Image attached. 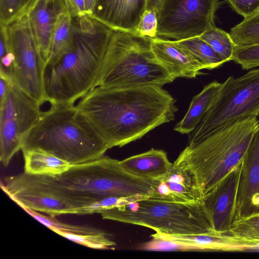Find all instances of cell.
<instances>
[{
	"label": "cell",
	"instance_id": "cell-1",
	"mask_svg": "<svg viewBox=\"0 0 259 259\" xmlns=\"http://www.w3.org/2000/svg\"><path fill=\"white\" fill-rule=\"evenodd\" d=\"M176 100L161 86L96 87L76 105L109 149L141 139L175 119Z\"/></svg>",
	"mask_w": 259,
	"mask_h": 259
},
{
	"label": "cell",
	"instance_id": "cell-2",
	"mask_svg": "<svg viewBox=\"0 0 259 259\" xmlns=\"http://www.w3.org/2000/svg\"><path fill=\"white\" fill-rule=\"evenodd\" d=\"M29 187L57 198L71 214L110 197H148L153 191L151 180L142 179L126 172L119 161L102 156L94 160L72 165L58 175L26 174Z\"/></svg>",
	"mask_w": 259,
	"mask_h": 259
},
{
	"label": "cell",
	"instance_id": "cell-3",
	"mask_svg": "<svg viewBox=\"0 0 259 259\" xmlns=\"http://www.w3.org/2000/svg\"><path fill=\"white\" fill-rule=\"evenodd\" d=\"M73 25L69 48L44 67L45 100L51 105L74 104L94 87L114 30L88 14H73Z\"/></svg>",
	"mask_w": 259,
	"mask_h": 259
},
{
	"label": "cell",
	"instance_id": "cell-4",
	"mask_svg": "<svg viewBox=\"0 0 259 259\" xmlns=\"http://www.w3.org/2000/svg\"><path fill=\"white\" fill-rule=\"evenodd\" d=\"M109 149L105 140L74 104L52 105L23 139L21 150H39L71 165L96 159Z\"/></svg>",
	"mask_w": 259,
	"mask_h": 259
},
{
	"label": "cell",
	"instance_id": "cell-5",
	"mask_svg": "<svg viewBox=\"0 0 259 259\" xmlns=\"http://www.w3.org/2000/svg\"><path fill=\"white\" fill-rule=\"evenodd\" d=\"M151 40L136 33L113 30L94 88L162 87L173 82L175 79L152 51Z\"/></svg>",
	"mask_w": 259,
	"mask_h": 259
},
{
	"label": "cell",
	"instance_id": "cell-6",
	"mask_svg": "<svg viewBox=\"0 0 259 259\" xmlns=\"http://www.w3.org/2000/svg\"><path fill=\"white\" fill-rule=\"evenodd\" d=\"M259 125L250 116L226 125L180 153L196 178L202 197L242 160Z\"/></svg>",
	"mask_w": 259,
	"mask_h": 259
},
{
	"label": "cell",
	"instance_id": "cell-7",
	"mask_svg": "<svg viewBox=\"0 0 259 259\" xmlns=\"http://www.w3.org/2000/svg\"><path fill=\"white\" fill-rule=\"evenodd\" d=\"M103 219L171 235L214 233L202 202L183 203L146 197L105 210Z\"/></svg>",
	"mask_w": 259,
	"mask_h": 259
},
{
	"label": "cell",
	"instance_id": "cell-8",
	"mask_svg": "<svg viewBox=\"0 0 259 259\" xmlns=\"http://www.w3.org/2000/svg\"><path fill=\"white\" fill-rule=\"evenodd\" d=\"M259 115V69L221 83L217 98L203 119L192 132L189 144H195L220 128Z\"/></svg>",
	"mask_w": 259,
	"mask_h": 259
},
{
	"label": "cell",
	"instance_id": "cell-9",
	"mask_svg": "<svg viewBox=\"0 0 259 259\" xmlns=\"http://www.w3.org/2000/svg\"><path fill=\"white\" fill-rule=\"evenodd\" d=\"M5 26L14 58L12 81L41 105L46 102L43 85L45 64L30 30L27 14Z\"/></svg>",
	"mask_w": 259,
	"mask_h": 259
},
{
	"label": "cell",
	"instance_id": "cell-10",
	"mask_svg": "<svg viewBox=\"0 0 259 259\" xmlns=\"http://www.w3.org/2000/svg\"><path fill=\"white\" fill-rule=\"evenodd\" d=\"M40 105L13 82L0 103V160L7 166L38 119Z\"/></svg>",
	"mask_w": 259,
	"mask_h": 259
},
{
	"label": "cell",
	"instance_id": "cell-11",
	"mask_svg": "<svg viewBox=\"0 0 259 259\" xmlns=\"http://www.w3.org/2000/svg\"><path fill=\"white\" fill-rule=\"evenodd\" d=\"M219 0H165L157 15V37L179 40L199 36L214 26Z\"/></svg>",
	"mask_w": 259,
	"mask_h": 259
},
{
	"label": "cell",
	"instance_id": "cell-12",
	"mask_svg": "<svg viewBox=\"0 0 259 259\" xmlns=\"http://www.w3.org/2000/svg\"><path fill=\"white\" fill-rule=\"evenodd\" d=\"M241 161L202 198L213 232H228L235 222Z\"/></svg>",
	"mask_w": 259,
	"mask_h": 259
},
{
	"label": "cell",
	"instance_id": "cell-13",
	"mask_svg": "<svg viewBox=\"0 0 259 259\" xmlns=\"http://www.w3.org/2000/svg\"><path fill=\"white\" fill-rule=\"evenodd\" d=\"M257 214H259V125L253 133L241 160L235 222Z\"/></svg>",
	"mask_w": 259,
	"mask_h": 259
},
{
	"label": "cell",
	"instance_id": "cell-14",
	"mask_svg": "<svg viewBox=\"0 0 259 259\" xmlns=\"http://www.w3.org/2000/svg\"><path fill=\"white\" fill-rule=\"evenodd\" d=\"M153 181V198L183 203L202 202L203 197L195 175L181 154L168 172Z\"/></svg>",
	"mask_w": 259,
	"mask_h": 259
},
{
	"label": "cell",
	"instance_id": "cell-15",
	"mask_svg": "<svg viewBox=\"0 0 259 259\" xmlns=\"http://www.w3.org/2000/svg\"><path fill=\"white\" fill-rule=\"evenodd\" d=\"M70 7L67 0H35L27 14L30 30L45 66L58 19Z\"/></svg>",
	"mask_w": 259,
	"mask_h": 259
},
{
	"label": "cell",
	"instance_id": "cell-16",
	"mask_svg": "<svg viewBox=\"0 0 259 259\" xmlns=\"http://www.w3.org/2000/svg\"><path fill=\"white\" fill-rule=\"evenodd\" d=\"M146 0H96L90 14L114 30L135 33Z\"/></svg>",
	"mask_w": 259,
	"mask_h": 259
},
{
	"label": "cell",
	"instance_id": "cell-17",
	"mask_svg": "<svg viewBox=\"0 0 259 259\" xmlns=\"http://www.w3.org/2000/svg\"><path fill=\"white\" fill-rule=\"evenodd\" d=\"M151 48L158 61L175 79L193 78L202 74L203 66L175 40L156 37L151 38Z\"/></svg>",
	"mask_w": 259,
	"mask_h": 259
},
{
	"label": "cell",
	"instance_id": "cell-18",
	"mask_svg": "<svg viewBox=\"0 0 259 259\" xmlns=\"http://www.w3.org/2000/svg\"><path fill=\"white\" fill-rule=\"evenodd\" d=\"M23 209L48 228L76 243L99 249H111L116 245L106 232L98 228L67 224L55 217L43 215L28 208Z\"/></svg>",
	"mask_w": 259,
	"mask_h": 259
},
{
	"label": "cell",
	"instance_id": "cell-19",
	"mask_svg": "<svg viewBox=\"0 0 259 259\" xmlns=\"http://www.w3.org/2000/svg\"><path fill=\"white\" fill-rule=\"evenodd\" d=\"M119 163L126 172L146 180L162 177L172 165L164 151L153 148L119 161Z\"/></svg>",
	"mask_w": 259,
	"mask_h": 259
},
{
	"label": "cell",
	"instance_id": "cell-20",
	"mask_svg": "<svg viewBox=\"0 0 259 259\" xmlns=\"http://www.w3.org/2000/svg\"><path fill=\"white\" fill-rule=\"evenodd\" d=\"M159 237L193 247L195 250H242L248 249V243L225 234L215 233L171 235L156 232Z\"/></svg>",
	"mask_w": 259,
	"mask_h": 259
},
{
	"label": "cell",
	"instance_id": "cell-21",
	"mask_svg": "<svg viewBox=\"0 0 259 259\" xmlns=\"http://www.w3.org/2000/svg\"><path fill=\"white\" fill-rule=\"evenodd\" d=\"M221 83L213 81L204 87L194 96L183 119L175 126L174 130L182 134L192 133L206 114L218 95Z\"/></svg>",
	"mask_w": 259,
	"mask_h": 259
},
{
	"label": "cell",
	"instance_id": "cell-22",
	"mask_svg": "<svg viewBox=\"0 0 259 259\" xmlns=\"http://www.w3.org/2000/svg\"><path fill=\"white\" fill-rule=\"evenodd\" d=\"M24 172L31 175H58L72 165L52 154L39 150L22 151Z\"/></svg>",
	"mask_w": 259,
	"mask_h": 259
},
{
	"label": "cell",
	"instance_id": "cell-23",
	"mask_svg": "<svg viewBox=\"0 0 259 259\" xmlns=\"http://www.w3.org/2000/svg\"><path fill=\"white\" fill-rule=\"evenodd\" d=\"M175 41L200 63L204 69H212L225 63L223 58L199 36Z\"/></svg>",
	"mask_w": 259,
	"mask_h": 259
},
{
	"label": "cell",
	"instance_id": "cell-24",
	"mask_svg": "<svg viewBox=\"0 0 259 259\" xmlns=\"http://www.w3.org/2000/svg\"><path fill=\"white\" fill-rule=\"evenodd\" d=\"M74 13V11L70 7L67 12L59 17L53 34L50 55L47 63L57 59L70 47L73 35Z\"/></svg>",
	"mask_w": 259,
	"mask_h": 259
},
{
	"label": "cell",
	"instance_id": "cell-25",
	"mask_svg": "<svg viewBox=\"0 0 259 259\" xmlns=\"http://www.w3.org/2000/svg\"><path fill=\"white\" fill-rule=\"evenodd\" d=\"M236 46L259 44V12L246 18L229 33Z\"/></svg>",
	"mask_w": 259,
	"mask_h": 259
},
{
	"label": "cell",
	"instance_id": "cell-26",
	"mask_svg": "<svg viewBox=\"0 0 259 259\" xmlns=\"http://www.w3.org/2000/svg\"><path fill=\"white\" fill-rule=\"evenodd\" d=\"M199 37L208 43L225 60H232L235 45L229 33L213 26L202 33Z\"/></svg>",
	"mask_w": 259,
	"mask_h": 259
},
{
	"label": "cell",
	"instance_id": "cell-27",
	"mask_svg": "<svg viewBox=\"0 0 259 259\" xmlns=\"http://www.w3.org/2000/svg\"><path fill=\"white\" fill-rule=\"evenodd\" d=\"M223 234L259 247V214L235 221Z\"/></svg>",
	"mask_w": 259,
	"mask_h": 259
},
{
	"label": "cell",
	"instance_id": "cell-28",
	"mask_svg": "<svg viewBox=\"0 0 259 259\" xmlns=\"http://www.w3.org/2000/svg\"><path fill=\"white\" fill-rule=\"evenodd\" d=\"M35 0H0L1 24L7 25L27 14Z\"/></svg>",
	"mask_w": 259,
	"mask_h": 259
},
{
	"label": "cell",
	"instance_id": "cell-29",
	"mask_svg": "<svg viewBox=\"0 0 259 259\" xmlns=\"http://www.w3.org/2000/svg\"><path fill=\"white\" fill-rule=\"evenodd\" d=\"M232 60L244 70L259 66V44L248 46H235Z\"/></svg>",
	"mask_w": 259,
	"mask_h": 259
},
{
	"label": "cell",
	"instance_id": "cell-30",
	"mask_svg": "<svg viewBox=\"0 0 259 259\" xmlns=\"http://www.w3.org/2000/svg\"><path fill=\"white\" fill-rule=\"evenodd\" d=\"M0 33V76L12 81V70L14 58L9 46L5 25L1 24Z\"/></svg>",
	"mask_w": 259,
	"mask_h": 259
},
{
	"label": "cell",
	"instance_id": "cell-31",
	"mask_svg": "<svg viewBox=\"0 0 259 259\" xmlns=\"http://www.w3.org/2000/svg\"><path fill=\"white\" fill-rule=\"evenodd\" d=\"M158 19L154 10H146L138 25L136 34L143 37L153 38L157 37Z\"/></svg>",
	"mask_w": 259,
	"mask_h": 259
},
{
	"label": "cell",
	"instance_id": "cell-32",
	"mask_svg": "<svg viewBox=\"0 0 259 259\" xmlns=\"http://www.w3.org/2000/svg\"><path fill=\"white\" fill-rule=\"evenodd\" d=\"M232 7L244 18L259 12V0H227Z\"/></svg>",
	"mask_w": 259,
	"mask_h": 259
},
{
	"label": "cell",
	"instance_id": "cell-33",
	"mask_svg": "<svg viewBox=\"0 0 259 259\" xmlns=\"http://www.w3.org/2000/svg\"><path fill=\"white\" fill-rule=\"evenodd\" d=\"M13 82L11 80L0 76V103L5 99L9 91L10 85Z\"/></svg>",
	"mask_w": 259,
	"mask_h": 259
},
{
	"label": "cell",
	"instance_id": "cell-34",
	"mask_svg": "<svg viewBox=\"0 0 259 259\" xmlns=\"http://www.w3.org/2000/svg\"><path fill=\"white\" fill-rule=\"evenodd\" d=\"M165 0H146V10H154L157 16L161 11Z\"/></svg>",
	"mask_w": 259,
	"mask_h": 259
},
{
	"label": "cell",
	"instance_id": "cell-35",
	"mask_svg": "<svg viewBox=\"0 0 259 259\" xmlns=\"http://www.w3.org/2000/svg\"><path fill=\"white\" fill-rule=\"evenodd\" d=\"M67 1L75 14H86L85 11L84 0Z\"/></svg>",
	"mask_w": 259,
	"mask_h": 259
},
{
	"label": "cell",
	"instance_id": "cell-36",
	"mask_svg": "<svg viewBox=\"0 0 259 259\" xmlns=\"http://www.w3.org/2000/svg\"><path fill=\"white\" fill-rule=\"evenodd\" d=\"M96 0H84L86 14H91L95 6Z\"/></svg>",
	"mask_w": 259,
	"mask_h": 259
}]
</instances>
